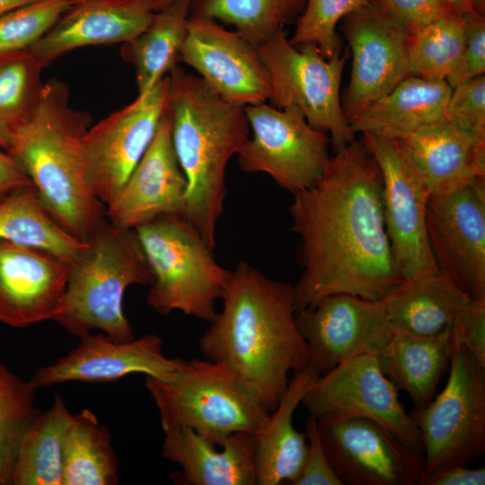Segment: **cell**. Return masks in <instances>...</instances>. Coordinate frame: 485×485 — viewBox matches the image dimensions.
I'll return each mask as SVG.
<instances>
[{
    "instance_id": "9",
    "label": "cell",
    "mask_w": 485,
    "mask_h": 485,
    "mask_svg": "<svg viewBox=\"0 0 485 485\" xmlns=\"http://www.w3.org/2000/svg\"><path fill=\"white\" fill-rule=\"evenodd\" d=\"M448 370L442 392L410 412L421 435L426 474L472 466L485 454V366L461 346Z\"/></svg>"
},
{
    "instance_id": "39",
    "label": "cell",
    "mask_w": 485,
    "mask_h": 485,
    "mask_svg": "<svg viewBox=\"0 0 485 485\" xmlns=\"http://www.w3.org/2000/svg\"><path fill=\"white\" fill-rule=\"evenodd\" d=\"M452 125L485 137V76L478 75L452 88L447 105Z\"/></svg>"
},
{
    "instance_id": "36",
    "label": "cell",
    "mask_w": 485,
    "mask_h": 485,
    "mask_svg": "<svg viewBox=\"0 0 485 485\" xmlns=\"http://www.w3.org/2000/svg\"><path fill=\"white\" fill-rule=\"evenodd\" d=\"M36 391L31 380H23L0 358V485H13L22 440L40 412Z\"/></svg>"
},
{
    "instance_id": "18",
    "label": "cell",
    "mask_w": 485,
    "mask_h": 485,
    "mask_svg": "<svg viewBox=\"0 0 485 485\" xmlns=\"http://www.w3.org/2000/svg\"><path fill=\"white\" fill-rule=\"evenodd\" d=\"M79 340L66 355L37 369L31 379L37 389L66 382L110 383L132 374L169 381L185 361L164 356L163 339L156 334L119 340L88 332Z\"/></svg>"
},
{
    "instance_id": "40",
    "label": "cell",
    "mask_w": 485,
    "mask_h": 485,
    "mask_svg": "<svg viewBox=\"0 0 485 485\" xmlns=\"http://www.w3.org/2000/svg\"><path fill=\"white\" fill-rule=\"evenodd\" d=\"M462 14L464 46L458 63L445 79L452 88L485 71V15L474 10Z\"/></svg>"
},
{
    "instance_id": "30",
    "label": "cell",
    "mask_w": 485,
    "mask_h": 485,
    "mask_svg": "<svg viewBox=\"0 0 485 485\" xmlns=\"http://www.w3.org/2000/svg\"><path fill=\"white\" fill-rule=\"evenodd\" d=\"M72 420L60 396L40 412L22 440L13 485H62L65 444Z\"/></svg>"
},
{
    "instance_id": "12",
    "label": "cell",
    "mask_w": 485,
    "mask_h": 485,
    "mask_svg": "<svg viewBox=\"0 0 485 485\" xmlns=\"http://www.w3.org/2000/svg\"><path fill=\"white\" fill-rule=\"evenodd\" d=\"M398 392L382 371L377 357L362 355L320 375L301 404L316 419L373 420L423 454L419 429Z\"/></svg>"
},
{
    "instance_id": "27",
    "label": "cell",
    "mask_w": 485,
    "mask_h": 485,
    "mask_svg": "<svg viewBox=\"0 0 485 485\" xmlns=\"http://www.w3.org/2000/svg\"><path fill=\"white\" fill-rule=\"evenodd\" d=\"M468 297L439 270L403 279L381 301L391 324L420 337L450 331Z\"/></svg>"
},
{
    "instance_id": "49",
    "label": "cell",
    "mask_w": 485,
    "mask_h": 485,
    "mask_svg": "<svg viewBox=\"0 0 485 485\" xmlns=\"http://www.w3.org/2000/svg\"><path fill=\"white\" fill-rule=\"evenodd\" d=\"M74 1L76 3V2H78V1H80V0H74Z\"/></svg>"
},
{
    "instance_id": "8",
    "label": "cell",
    "mask_w": 485,
    "mask_h": 485,
    "mask_svg": "<svg viewBox=\"0 0 485 485\" xmlns=\"http://www.w3.org/2000/svg\"><path fill=\"white\" fill-rule=\"evenodd\" d=\"M256 49L269 74L272 106L299 112L311 127L331 135L336 151L355 140L340 96L348 48L326 58L314 43L291 45L282 30Z\"/></svg>"
},
{
    "instance_id": "15",
    "label": "cell",
    "mask_w": 485,
    "mask_h": 485,
    "mask_svg": "<svg viewBox=\"0 0 485 485\" xmlns=\"http://www.w3.org/2000/svg\"><path fill=\"white\" fill-rule=\"evenodd\" d=\"M340 30L352 54L350 79L340 98L349 124L410 75L409 31L371 2L346 15Z\"/></svg>"
},
{
    "instance_id": "44",
    "label": "cell",
    "mask_w": 485,
    "mask_h": 485,
    "mask_svg": "<svg viewBox=\"0 0 485 485\" xmlns=\"http://www.w3.org/2000/svg\"><path fill=\"white\" fill-rule=\"evenodd\" d=\"M485 468L456 465L425 474L420 485H484Z\"/></svg>"
},
{
    "instance_id": "41",
    "label": "cell",
    "mask_w": 485,
    "mask_h": 485,
    "mask_svg": "<svg viewBox=\"0 0 485 485\" xmlns=\"http://www.w3.org/2000/svg\"><path fill=\"white\" fill-rule=\"evenodd\" d=\"M307 450L302 471L293 485H343L323 447L315 417L305 422Z\"/></svg>"
},
{
    "instance_id": "6",
    "label": "cell",
    "mask_w": 485,
    "mask_h": 485,
    "mask_svg": "<svg viewBox=\"0 0 485 485\" xmlns=\"http://www.w3.org/2000/svg\"><path fill=\"white\" fill-rule=\"evenodd\" d=\"M134 230L154 278L148 305L161 314L180 311L210 322L231 270L216 261L198 230L175 214L159 216Z\"/></svg>"
},
{
    "instance_id": "33",
    "label": "cell",
    "mask_w": 485,
    "mask_h": 485,
    "mask_svg": "<svg viewBox=\"0 0 485 485\" xmlns=\"http://www.w3.org/2000/svg\"><path fill=\"white\" fill-rule=\"evenodd\" d=\"M307 0H191L190 16L209 18L235 27L254 47L296 20Z\"/></svg>"
},
{
    "instance_id": "46",
    "label": "cell",
    "mask_w": 485,
    "mask_h": 485,
    "mask_svg": "<svg viewBox=\"0 0 485 485\" xmlns=\"http://www.w3.org/2000/svg\"><path fill=\"white\" fill-rule=\"evenodd\" d=\"M453 8L463 13L471 10H474L481 13H485V0H446Z\"/></svg>"
},
{
    "instance_id": "43",
    "label": "cell",
    "mask_w": 485,
    "mask_h": 485,
    "mask_svg": "<svg viewBox=\"0 0 485 485\" xmlns=\"http://www.w3.org/2000/svg\"><path fill=\"white\" fill-rule=\"evenodd\" d=\"M451 333L456 347H464L485 366V300H470Z\"/></svg>"
},
{
    "instance_id": "28",
    "label": "cell",
    "mask_w": 485,
    "mask_h": 485,
    "mask_svg": "<svg viewBox=\"0 0 485 485\" xmlns=\"http://www.w3.org/2000/svg\"><path fill=\"white\" fill-rule=\"evenodd\" d=\"M454 348L451 331L420 337L395 329L377 359L395 388L406 392L414 410H419L434 398Z\"/></svg>"
},
{
    "instance_id": "7",
    "label": "cell",
    "mask_w": 485,
    "mask_h": 485,
    "mask_svg": "<svg viewBox=\"0 0 485 485\" xmlns=\"http://www.w3.org/2000/svg\"><path fill=\"white\" fill-rule=\"evenodd\" d=\"M163 429L190 428L221 445L237 432L256 434L268 413L225 366L205 359L185 360L169 381L146 377Z\"/></svg>"
},
{
    "instance_id": "2",
    "label": "cell",
    "mask_w": 485,
    "mask_h": 485,
    "mask_svg": "<svg viewBox=\"0 0 485 485\" xmlns=\"http://www.w3.org/2000/svg\"><path fill=\"white\" fill-rule=\"evenodd\" d=\"M221 299L223 308L201 335L199 348L205 358L228 367L270 413L289 375L309 365L295 322L294 287L241 260Z\"/></svg>"
},
{
    "instance_id": "19",
    "label": "cell",
    "mask_w": 485,
    "mask_h": 485,
    "mask_svg": "<svg viewBox=\"0 0 485 485\" xmlns=\"http://www.w3.org/2000/svg\"><path fill=\"white\" fill-rule=\"evenodd\" d=\"M180 61L228 101L246 106L269 100V74L256 47L215 20L190 16Z\"/></svg>"
},
{
    "instance_id": "3",
    "label": "cell",
    "mask_w": 485,
    "mask_h": 485,
    "mask_svg": "<svg viewBox=\"0 0 485 485\" xmlns=\"http://www.w3.org/2000/svg\"><path fill=\"white\" fill-rule=\"evenodd\" d=\"M166 112L188 182L181 216L214 250L227 194L225 171L250 138L244 106L221 97L199 75L176 66L169 74Z\"/></svg>"
},
{
    "instance_id": "5",
    "label": "cell",
    "mask_w": 485,
    "mask_h": 485,
    "mask_svg": "<svg viewBox=\"0 0 485 485\" xmlns=\"http://www.w3.org/2000/svg\"><path fill=\"white\" fill-rule=\"evenodd\" d=\"M153 281L135 230L104 218L70 261L66 290L51 321L78 338L99 330L119 340H132L123 295L129 286Z\"/></svg>"
},
{
    "instance_id": "35",
    "label": "cell",
    "mask_w": 485,
    "mask_h": 485,
    "mask_svg": "<svg viewBox=\"0 0 485 485\" xmlns=\"http://www.w3.org/2000/svg\"><path fill=\"white\" fill-rule=\"evenodd\" d=\"M463 14L453 11L409 32L410 75L443 81L454 68L464 46Z\"/></svg>"
},
{
    "instance_id": "34",
    "label": "cell",
    "mask_w": 485,
    "mask_h": 485,
    "mask_svg": "<svg viewBox=\"0 0 485 485\" xmlns=\"http://www.w3.org/2000/svg\"><path fill=\"white\" fill-rule=\"evenodd\" d=\"M45 67L28 48L0 54V147L32 113L43 86Z\"/></svg>"
},
{
    "instance_id": "23",
    "label": "cell",
    "mask_w": 485,
    "mask_h": 485,
    "mask_svg": "<svg viewBox=\"0 0 485 485\" xmlns=\"http://www.w3.org/2000/svg\"><path fill=\"white\" fill-rule=\"evenodd\" d=\"M162 455L179 464L174 481L185 485H255V434L237 432L221 445L186 428L163 429Z\"/></svg>"
},
{
    "instance_id": "4",
    "label": "cell",
    "mask_w": 485,
    "mask_h": 485,
    "mask_svg": "<svg viewBox=\"0 0 485 485\" xmlns=\"http://www.w3.org/2000/svg\"><path fill=\"white\" fill-rule=\"evenodd\" d=\"M91 120L87 112L70 106L66 84L49 79L5 149L30 178L48 214L84 242L106 218V207L86 178L83 140Z\"/></svg>"
},
{
    "instance_id": "21",
    "label": "cell",
    "mask_w": 485,
    "mask_h": 485,
    "mask_svg": "<svg viewBox=\"0 0 485 485\" xmlns=\"http://www.w3.org/2000/svg\"><path fill=\"white\" fill-rule=\"evenodd\" d=\"M187 188L165 111L141 160L106 206V218L117 226L135 229L162 215H181Z\"/></svg>"
},
{
    "instance_id": "10",
    "label": "cell",
    "mask_w": 485,
    "mask_h": 485,
    "mask_svg": "<svg viewBox=\"0 0 485 485\" xmlns=\"http://www.w3.org/2000/svg\"><path fill=\"white\" fill-rule=\"evenodd\" d=\"M244 110L252 136L237 154L242 172L267 173L293 195L321 178L331 158L327 133L311 127L295 110L265 102L246 105Z\"/></svg>"
},
{
    "instance_id": "31",
    "label": "cell",
    "mask_w": 485,
    "mask_h": 485,
    "mask_svg": "<svg viewBox=\"0 0 485 485\" xmlns=\"http://www.w3.org/2000/svg\"><path fill=\"white\" fill-rule=\"evenodd\" d=\"M0 239L42 249L69 261L85 243L54 220L33 185L0 200Z\"/></svg>"
},
{
    "instance_id": "22",
    "label": "cell",
    "mask_w": 485,
    "mask_h": 485,
    "mask_svg": "<svg viewBox=\"0 0 485 485\" xmlns=\"http://www.w3.org/2000/svg\"><path fill=\"white\" fill-rule=\"evenodd\" d=\"M157 0H80L29 49L44 66L75 48L127 43L150 24Z\"/></svg>"
},
{
    "instance_id": "11",
    "label": "cell",
    "mask_w": 485,
    "mask_h": 485,
    "mask_svg": "<svg viewBox=\"0 0 485 485\" xmlns=\"http://www.w3.org/2000/svg\"><path fill=\"white\" fill-rule=\"evenodd\" d=\"M382 174L386 232L403 279L437 271L427 230L429 189L397 138L362 134Z\"/></svg>"
},
{
    "instance_id": "20",
    "label": "cell",
    "mask_w": 485,
    "mask_h": 485,
    "mask_svg": "<svg viewBox=\"0 0 485 485\" xmlns=\"http://www.w3.org/2000/svg\"><path fill=\"white\" fill-rule=\"evenodd\" d=\"M70 261L48 251L0 239V322L23 328L52 320Z\"/></svg>"
},
{
    "instance_id": "32",
    "label": "cell",
    "mask_w": 485,
    "mask_h": 485,
    "mask_svg": "<svg viewBox=\"0 0 485 485\" xmlns=\"http://www.w3.org/2000/svg\"><path fill=\"white\" fill-rule=\"evenodd\" d=\"M119 461L111 436L93 412L73 415L64 451L62 485H115Z\"/></svg>"
},
{
    "instance_id": "16",
    "label": "cell",
    "mask_w": 485,
    "mask_h": 485,
    "mask_svg": "<svg viewBox=\"0 0 485 485\" xmlns=\"http://www.w3.org/2000/svg\"><path fill=\"white\" fill-rule=\"evenodd\" d=\"M427 230L437 269L472 300H485V179L430 196Z\"/></svg>"
},
{
    "instance_id": "45",
    "label": "cell",
    "mask_w": 485,
    "mask_h": 485,
    "mask_svg": "<svg viewBox=\"0 0 485 485\" xmlns=\"http://www.w3.org/2000/svg\"><path fill=\"white\" fill-rule=\"evenodd\" d=\"M29 185L32 183L27 174L6 152L0 150V200Z\"/></svg>"
},
{
    "instance_id": "42",
    "label": "cell",
    "mask_w": 485,
    "mask_h": 485,
    "mask_svg": "<svg viewBox=\"0 0 485 485\" xmlns=\"http://www.w3.org/2000/svg\"><path fill=\"white\" fill-rule=\"evenodd\" d=\"M409 32L455 11L446 0H370Z\"/></svg>"
},
{
    "instance_id": "26",
    "label": "cell",
    "mask_w": 485,
    "mask_h": 485,
    "mask_svg": "<svg viewBox=\"0 0 485 485\" xmlns=\"http://www.w3.org/2000/svg\"><path fill=\"white\" fill-rule=\"evenodd\" d=\"M309 365L295 373L276 409L255 434L257 485L289 484L298 478L305 459L307 439L293 424V416L319 377Z\"/></svg>"
},
{
    "instance_id": "24",
    "label": "cell",
    "mask_w": 485,
    "mask_h": 485,
    "mask_svg": "<svg viewBox=\"0 0 485 485\" xmlns=\"http://www.w3.org/2000/svg\"><path fill=\"white\" fill-rule=\"evenodd\" d=\"M452 87L445 80L410 75L350 123L354 134L404 138L448 122Z\"/></svg>"
},
{
    "instance_id": "25",
    "label": "cell",
    "mask_w": 485,
    "mask_h": 485,
    "mask_svg": "<svg viewBox=\"0 0 485 485\" xmlns=\"http://www.w3.org/2000/svg\"><path fill=\"white\" fill-rule=\"evenodd\" d=\"M399 140L424 178L431 196L485 179V137L447 122Z\"/></svg>"
},
{
    "instance_id": "48",
    "label": "cell",
    "mask_w": 485,
    "mask_h": 485,
    "mask_svg": "<svg viewBox=\"0 0 485 485\" xmlns=\"http://www.w3.org/2000/svg\"><path fill=\"white\" fill-rule=\"evenodd\" d=\"M160 5V10L167 6L170 3H172L173 0H157ZM159 10V11H160Z\"/></svg>"
},
{
    "instance_id": "14",
    "label": "cell",
    "mask_w": 485,
    "mask_h": 485,
    "mask_svg": "<svg viewBox=\"0 0 485 485\" xmlns=\"http://www.w3.org/2000/svg\"><path fill=\"white\" fill-rule=\"evenodd\" d=\"M320 436L343 485H420L423 454L365 418L316 419Z\"/></svg>"
},
{
    "instance_id": "13",
    "label": "cell",
    "mask_w": 485,
    "mask_h": 485,
    "mask_svg": "<svg viewBox=\"0 0 485 485\" xmlns=\"http://www.w3.org/2000/svg\"><path fill=\"white\" fill-rule=\"evenodd\" d=\"M168 75L148 93L89 128L83 140L87 182L105 207L119 194L165 114Z\"/></svg>"
},
{
    "instance_id": "29",
    "label": "cell",
    "mask_w": 485,
    "mask_h": 485,
    "mask_svg": "<svg viewBox=\"0 0 485 485\" xmlns=\"http://www.w3.org/2000/svg\"><path fill=\"white\" fill-rule=\"evenodd\" d=\"M190 6L191 0H173L154 13L143 32L122 45V57L135 68L138 96L148 93L178 66Z\"/></svg>"
},
{
    "instance_id": "17",
    "label": "cell",
    "mask_w": 485,
    "mask_h": 485,
    "mask_svg": "<svg viewBox=\"0 0 485 485\" xmlns=\"http://www.w3.org/2000/svg\"><path fill=\"white\" fill-rule=\"evenodd\" d=\"M306 342L309 366L322 375L339 364L362 355L378 356L395 328L381 300L333 294L295 312Z\"/></svg>"
},
{
    "instance_id": "1",
    "label": "cell",
    "mask_w": 485,
    "mask_h": 485,
    "mask_svg": "<svg viewBox=\"0 0 485 485\" xmlns=\"http://www.w3.org/2000/svg\"><path fill=\"white\" fill-rule=\"evenodd\" d=\"M378 163L363 141L331 156L321 178L294 194L291 230L303 268L295 312L333 294L382 300L403 278L386 232Z\"/></svg>"
},
{
    "instance_id": "47",
    "label": "cell",
    "mask_w": 485,
    "mask_h": 485,
    "mask_svg": "<svg viewBox=\"0 0 485 485\" xmlns=\"http://www.w3.org/2000/svg\"><path fill=\"white\" fill-rule=\"evenodd\" d=\"M37 0H0V15Z\"/></svg>"
},
{
    "instance_id": "38",
    "label": "cell",
    "mask_w": 485,
    "mask_h": 485,
    "mask_svg": "<svg viewBox=\"0 0 485 485\" xmlns=\"http://www.w3.org/2000/svg\"><path fill=\"white\" fill-rule=\"evenodd\" d=\"M370 0H307L304 12L296 19L293 37L295 47L305 43L317 45L326 58L340 52L341 41L336 33L338 22L346 15L366 5Z\"/></svg>"
},
{
    "instance_id": "37",
    "label": "cell",
    "mask_w": 485,
    "mask_h": 485,
    "mask_svg": "<svg viewBox=\"0 0 485 485\" xmlns=\"http://www.w3.org/2000/svg\"><path fill=\"white\" fill-rule=\"evenodd\" d=\"M74 0H37L0 15V54L30 48Z\"/></svg>"
}]
</instances>
